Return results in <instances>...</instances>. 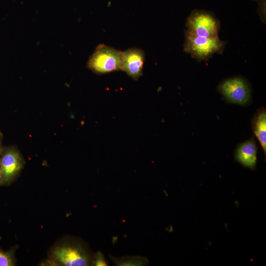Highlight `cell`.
<instances>
[{"label":"cell","instance_id":"6da1fadb","mask_svg":"<svg viewBox=\"0 0 266 266\" xmlns=\"http://www.w3.org/2000/svg\"><path fill=\"white\" fill-rule=\"evenodd\" d=\"M183 50L199 61H206L215 54H222L227 42L219 36L213 37L199 36L185 30Z\"/></svg>","mask_w":266,"mask_h":266},{"label":"cell","instance_id":"7a4b0ae2","mask_svg":"<svg viewBox=\"0 0 266 266\" xmlns=\"http://www.w3.org/2000/svg\"><path fill=\"white\" fill-rule=\"evenodd\" d=\"M122 51L113 47L100 44L90 57L87 67L97 74H104L121 70Z\"/></svg>","mask_w":266,"mask_h":266},{"label":"cell","instance_id":"3957f363","mask_svg":"<svg viewBox=\"0 0 266 266\" xmlns=\"http://www.w3.org/2000/svg\"><path fill=\"white\" fill-rule=\"evenodd\" d=\"M185 26V31L191 34L213 37L218 36L220 22L211 11L194 9L187 17Z\"/></svg>","mask_w":266,"mask_h":266},{"label":"cell","instance_id":"277c9868","mask_svg":"<svg viewBox=\"0 0 266 266\" xmlns=\"http://www.w3.org/2000/svg\"><path fill=\"white\" fill-rule=\"evenodd\" d=\"M217 90L230 103L245 105L251 99V89L248 82L243 77L234 76L222 81Z\"/></svg>","mask_w":266,"mask_h":266},{"label":"cell","instance_id":"5b68a950","mask_svg":"<svg viewBox=\"0 0 266 266\" xmlns=\"http://www.w3.org/2000/svg\"><path fill=\"white\" fill-rule=\"evenodd\" d=\"M54 260L62 266H86L92 264L89 253L79 244H67L55 249L52 252Z\"/></svg>","mask_w":266,"mask_h":266},{"label":"cell","instance_id":"8992f818","mask_svg":"<svg viewBox=\"0 0 266 266\" xmlns=\"http://www.w3.org/2000/svg\"><path fill=\"white\" fill-rule=\"evenodd\" d=\"M25 164L23 156L14 146L3 147L0 153V165L4 182L9 183L21 172Z\"/></svg>","mask_w":266,"mask_h":266},{"label":"cell","instance_id":"52a82bcc","mask_svg":"<svg viewBox=\"0 0 266 266\" xmlns=\"http://www.w3.org/2000/svg\"><path fill=\"white\" fill-rule=\"evenodd\" d=\"M145 61L144 52L138 48H131L122 51L121 70L130 77L137 80L142 75Z\"/></svg>","mask_w":266,"mask_h":266},{"label":"cell","instance_id":"ba28073f","mask_svg":"<svg viewBox=\"0 0 266 266\" xmlns=\"http://www.w3.org/2000/svg\"><path fill=\"white\" fill-rule=\"evenodd\" d=\"M257 145L255 139L251 137L237 146L234 154L235 160L245 167L251 169L256 167Z\"/></svg>","mask_w":266,"mask_h":266},{"label":"cell","instance_id":"9c48e42d","mask_svg":"<svg viewBox=\"0 0 266 266\" xmlns=\"http://www.w3.org/2000/svg\"><path fill=\"white\" fill-rule=\"evenodd\" d=\"M254 133L266 154V111L264 107L258 109L252 120Z\"/></svg>","mask_w":266,"mask_h":266},{"label":"cell","instance_id":"30bf717a","mask_svg":"<svg viewBox=\"0 0 266 266\" xmlns=\"http://www.w3.org/2000/svg\"><path fill=\"white\" fill-rule=\"evenodd\" d=\"M113 261L118 266H143L147 260L142 257H129L121 258H113Z\"/></svg>","mask_w":266,"mask_h":266},{"label":"cell","instance_id":"8fae6325","mask_svg":"<svg viewBox=\"0 0 266 266\" xmlns=\"http://www.w3.org/2000/svg\"><path fill=\"white\" fill-rule=\"evenodd\" d=\"M13 255L10 252H4L0 250V266H14Z\"/></svg>","mask_w":266,"mask_h":266},{"label":"cell","instance_id":"7c38bea8","mask_svg":"<svg viewBox=\"0 0 266 266\" xmlns=\"http://www.w3.org/2000/svg\"><path fill=\"white\" fill-rule=\"evenodd\" d=\"M92 264L96 266H107L108 263L101 252L96 253L93 258Z\"/></svg>","mask_w":266,"mask_h":266},{"label":"cell","instance_id":"4fadbf2b","mask_svg":"<svg viewBox=\"0 0 266 266\" xmlns=\"http://www.w3.org/2000/svg\"><path fill=\"white\" fill-rule=\"evenodd\" d=\"M258 11L260 18L264 23L266 22V0H260L258 2Z\"/></svg>","mask_w":266,"mask_h":266},{"label":"cell","instance_id":"5bb4252c","mask_svg":"<svg viewBox=\"0 0 266 266\" xmlns=\"http://www.w3.org/2000/svg\"><path fill=\"white\" fill-rule=\"evenodd\" d=\"M3 134L0 130V153L3 148L2 146V140H3Z\"/></svg>","mask_w":266,"mask_h":266},{"label":"cell","instance_id":"9a60e30c","mask_svg":"<svg viewBox=\"0 0 266 266\" xmlns=\"http://www.w3.org/2000/svg\"><path fill=\"white\" fill-rule=\"evenodd\" d=\"M4 179H3V176L2 171V169L1 167V166L0 165V184L4 183Z\"/></svg>","mask_w":266,"mask_h":266},{"label":"cell","instance_id":"2e32d148","mask_svg":"<svg viewBox=\"0 0 266 266\" xmlns=\"http://www.w3.org/2000/svg\"><path fill=\"white\" fill-rule=\"evenodd\" d=\"M251 0L258 2L260 0Z\"/></svg>","mask_w":266,"mask_h":266}]
</instances>
